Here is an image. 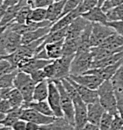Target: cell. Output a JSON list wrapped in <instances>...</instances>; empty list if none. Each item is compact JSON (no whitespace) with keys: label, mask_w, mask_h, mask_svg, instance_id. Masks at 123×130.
<instances>
[{"label":"cell","mask_w":123,"mask_h":130,"mask_svg":"<svg viewBox=\"0 0 123 130\" xmlns=\"http://www.w3.org/2000/svg\"><path fill=\"white\" fill-rule=\"evenodd\" d=\"M13 109L8 99H1L0 100V112L4 113H7Z\"/></svg>","instance_id":"47"},{"label":"cell","mask_w":123,"mask_h":130,"mask_svg":"<svg viewBox=\"0 0 123 130\" xmlns=\"http://www.w3.org/2000/svg\"><path fill=\"white\" fill-rule=\"evenodd\" d=\"M53 62V60H45V59H38L32 57L31 60L25 65L23 68L20 69V71H24L27 74H30L34 70H39V69H43L46 65Z\"/></svg>","instance_id":"24"},{"label":"cell","mask_w":123,"mask_h":130,"mask_svg":"<svg viewBox=\"0 0 123 130\" xmlns=\"http://www.w3.org/2000/svg\"><path fill=\"white\" fill-rule=\"evenodd\" d=\"M114 32V30L107 25L101 23H92L91 39H90L91 47L99 46L108 36Z\"/></svg>","instance_id":"6"},{"label":"cell","mask_w":123,"mask_h":130,"mask_svg":"<svg viewBox=\"0 0 123 130\" xmlns=\"http://www.w3.org/2000/svg\"><path fill=\"white\" fill-rule=\"evenodd\" d=\"M123 58V51L121 52L116 53V54L107 56L105 58H103L101 60L98 61H93L91 65V69L93 68H102V67L108 66V65L114 64L116 62H118L119 61H120Z\"/></svg>","instance_id":"27"},{"label":"cell","mask_w":123,"mask_h":130,"mask_svg":"<svg viewBox=\"0 0 123 130\" xmlns=\"http://www.w3.org/2000/svg\"><path fill=\"white\" fill-rule=\"evenodd\" d=\"M122 126H123V120L118 113L116 115H114V117H113V122L111 124V127L109 130H120Z\"/></svg>","instance_id":"46"},{"label":"cell","mask_w":123,"mask_h":130,"mask_svg":"<svg viewBox=\"0 0 123 130\" xmlns=\"http://www.w3.org/2000/svg\"><path fill=\"white\" fill-rule=\"evenodd\" d=\"M121 4H123V0H105V2L103 4L101 8L105 12H106L110 9L113 8L115 6H118V5H121Z\"/></svg>","instance_id":"43"},{"label":"cell","mask_w":123,"mask_h":130,"mask_svg":"<svg viewBox=\"0 0 123 130\" xmlns=\"http://www.w3.org/2000/svg\"><path fill=\"white\" fill-rule=\"evenodd\" d=\"M13 87H9V88H3L1 89V98L2 99H8L10 92Z\"/></svg>","instance_id":"50"},{"label":"cell","mask_w":123,"mask_h":130,"mask_svg":"<svg viewBox=\"0 0 123 130\" xmlns=\"http://www.w3.org/2000/svg\"><path fill=\"white\" fill-rule=\"evenodd\" d=\"M14 70H17V69L13 67L8 61L4 58H0V77Z\"/></svg>","instance_id":"38"},{"label":"cell","mask_w":123,"mask_h":130,"mask_svg":"<svg viewBox=\"0 0 123 130\" xmlns=\"http://www.w3.org/2000/svg\"><path fill=\"white\" fill-rule=\"evenodd\" d=\"M55 116H48L41 112L36 111L35 109L26 107L23 108L22 113H21L20 119L26 120V121H32L34 123H37L38 125H48L50 124L55 120Z\"/></svg>","instance_id":"9"},{"label":"cell","mask_w":123,"mask_h":130,"mask_svg":"<svg viewBox=\"0 0 123 130\" xmlns=\"http://www.w3.org/2000/svg\"><path fill=\"white\" fill-rule=\"evenodd\" d=\"M80 2H81V0H66V2H65V4H64V7H63L62 17L78 8Z\"/></svg>","instance_id":"40"},{"label":"cell","mask_w":123,"mask_h":130,"mask_svg":"<svg viewBox=\"0 0 123 130\" xmlns=\"http://www.w3.org/2000/svg\"><path fill=\"white\" fill-rule=\"evenodd\" d=\"M2 99V98H1V89H0V100Z\"/></svg>","instance_id":"59"},{"label":"cell","mask_w":123,"mask_h":130,"mask_svg":"<svg viewBox=\"0 0 123 130\" xmlns=\"http://www.w3.org/2000/svg\"><path fill=\"white\" fill-rule=\"evenodd\" d=\"M4 1H5V0H0V5H3Z\"/></svg>","instance_id":"58"},{"label":"cell","mask_w":123,"mask_h":130,"mask_svg":"<svg viewBox=\"0 0 123 130\" xmlns=\"http://www.w3.org/2000/svg\"><path fill=\"white\" fill-rule=\"evenodd\" d=\"M36 83L32 79L29 74L19 70L13 82V86L19 90L24 98L25 103L34 101V91Z\"/></svg>","instance_id":"2"},{"label":"cell","mask_w":123,"mask_h":130,"mask_svg":"<svg viewBox=\"0 0 123 130\" xmlns=\"http://www.w3.org/2000/svg\"><path fill=\"white\" fill-rule=\"evenodd\" d=\"M61 95V106L63 110V118L72 125H75V107L74 103L70 95L66 91L61 80H54Z\"/></svg>","instance_id":"4"},{"label":"cell","mask_w":123,"mask_h":130,"mask_svg":"<svg viewBox=\"0 0 123 130\" xmlns=\"http://www.w3.org/2000/svg\"><path fill=\"white\" fill-rule=\"evenodd\" d=\"M113 117L114 115L113 114L109 113L107 112H105L101 118L100 121H99V130H109L111 127V124L113 122Z\"/></svg>","instance_id":"37"},{"label":"cell","mask_w":123,"mask_h":130,"mask_svg":"<svg viewBox=\"0 0 123 130\" xmlns=\"http://www.w3.org/2000/svg\"><path fill=\"white\" fill-rule=\"evenodd\" d=\"M81 16V13L79 12L78 9H75L74 11H70V12L67 13L66 15L61 17L57 21H55L53 25L50 26V32H55L58 31V30L63 29V28H67L70 24L72 23L73 20L75 19H76L78 17Z\"/></svg>","instance_id":"15"},{"label":"cell","mask_w":123,"mask_h":130,"mask_svg":"<svg viewBox=\"0 0 123 130\" xmlns=\"http://www.w3.org/2000/svg\"><path fill=\"white\" fill-rule=\"evenodd\" d=\"M122 62H123V58L114 64L108 65V66L102 67V68L90 69V70H88V71H86L85 73L93 74V75L98 76L99 77H100L101 79H103V80H109L113 77L115 73H116L117 70H118L119 67L120 66V64L122 63Z\"/></svg>","instance_id":"13"},{"label":"cell","mask_w":123,"mask_h":130,"mask_svg":"<svg viewBox=\"0 0 123 130\" xmlns=\"http://www.w3.org/2000/svg\"><path fill=\"white\" fill-rule=\"evenodd\" d=\"M71 99L75 107V130H83L88 123L87 104L84 102L78 93L71 97Z\"/></svg>","instance_id":"5"},{"label":"cell","mask_w":123,"mask_h":130,"mask_svg":"<svg viewBox=\"0 0 123 130\" xmlns=\"http://www.w3.org/2000/svg\"><path fill=\"white\" fill-rule=\"evenodd\" d=\"M29 75L31 76L32 79L34 80L36 84L48 79L47 76H46L45 72H44V70H43V69H39V70H34L33 72H31Z\"/></svg>","instance_id":"41"},{"label":"cell","mask_w":123,"mask_h":130,"mask_svg":"<svg viewBox=\"0 0 123 130\" xmlns=\"http://www.w3.org/2000/svg\"><path fill=\"white\" fill-rule=\"evenodd\" d=\"M93 62L91 48L87 50H78L74 55L70 66V75H82L91 69Z\"/></svg>","instance_id":"3"},{"label":"cell","mask_w":123,"mask_h":130,"mask_svg":"<svg viewBox=\"0 0 123 130\" xmlns=\"http://www.w3.org/2000/svg\"><path fill=\"white\" fill-rule=\"evenodd\" d=\"M10 130H11V128H10Z\"/></svg>","instance_id":"62"},{"label":"cell","mask_w":123,"mask_h":130,"mask_svg":"<svg viewBox=\"0 0 123 130\" xmlns=\"http://www.w3.org/2000/svg\"><path fill=\"white\" fill-rule=\"evenodd\" d=\"M40 130H75V127L63 117H56L52 123L41 126Z\"/></svg>","instance_id":"19"},{"label":"cell","mask_w":123,"mask_h":130,"mask_svg":"<svg viewBox=\"0 0 123 130\" xmlns=\"http://www.w3.org/2000/svg\"><path fill=\"white\" fill-rule=\"evenodd\" d=\"M47 8H34L31 11L29 20L34 22H41L46 20Z\"/></svg>","instance_id":"34"},{"label":"cell","mask_w":123,"mask_h":130,"mask_svg":"<svg viewBox=\"0 0 123 130\" xmlns=\"http://www.w3.org/2000/svg\"><path fill=\"white\" fill-rule=\"evenodd\" d=\"M65 2H66V0L55 1L52 5H50L47 8V17H46V20L51 21L52 25L55 21H57L62 17Z\"/></svg>","instance_id":"18"},{"label":"cell","mask_w":123,"mask_h":130,"mask_svg":"<svg viewBox=\"0 0 123 130\" xmlns=\"http://www.w3.org/2000/svg\"><path fill=\"white\" fill-rule=\"evenodd\" d=\"M71 79L74 80L76 83L79 84L81 85L89 88L91 90H96L97 91L99 87L101 85L104 80L99 77L98 76L93 75V74H82V75H70L69 76Z\"/></svg>","instance_id":"10"},{"label":"cell","mask_w":123,"mask_h":130,"mask_svg":"<svg viewBox=\"0 0 123 130\" xmlns=\"http://www.w3.org/2000/svg\"><path fill=\"white\" fill-rule=\"evenodd\" d=\"M98 4H99V0H81L79 5L78 6V9L82 15L83 13L98 6Z\"/></svg>","instance_id":"36"},{"label":"cell","mask_w":123,"mask_h":130,"mask_svg":"<svg viewBox=\"0 0 123 130\" xmlns=\"http://www.w3.org/2000/svg\"><path fill=\"white\" fill-rule=\"evenodd\" d=\"M49 106L55 117H63V110L61 106V95L58 88L54 81L49 80V96L47 99Z\"/></svg>","instance_id":"7"},{"label":"cell","mask_w":123,"mask_h":130,"mask_svg":"<svg viewBox=\"0 0 123 130\" xmlns=\"http://www.w3.org/2000/svg\"><path fill=\"white\" fill-rule=\"evenodd\" d=\"M90 21L84 18L83 16H79L75 19L71 24L67 28V32L65 39H74L78 38L83 34V32L85 30L87 26L90 24Z\"/></svg>","instance_id":"11"},{"label":"cell","mask_w":123,"mask_h":130,"mask_svg":"<svg viewBox=\"0 0 123 130\" xmlns=\"http://www.w3.org/2000/svg\"><path fill=\"white\" fill-rule=\"evenodd\" d=\"M0 130H10V128L6 127H4V126H0Z\"/></svg>","instance_id":"57"},{"label":"cell","mask_w":123,"mask_h":130,"mask_svg":"<svg viewBox=\"0 0 123 130\" xmlns=\"http://www.w3.org/2000/svg\"><path fill=\"white\" fill-rule=\"evenodd\" d=\"M11 128V130H26V121L20 119L13 124Z\"/></svg>","instance_id":"49"},{"label":"cell","mask_w":123,"mask_h":130,"mask_svg":"<svg viewBox=\"0 0 123 130\" xmlns=\"http://www.w3.org/2000/svg\"><path fill=\"white\" fill-rule=\"evenodd\" d=\"M19 70H14V71L8 73L6 75L0 77V89L3 88H9V87H14L13 86V82L14 78L16 76V74L18 73Z\"/></svg>","instance_id":"35"},{"label":"cell","mask_w":123,"mask_h":130,"mask_svg":"<svg viewBox=\"0 0 123 130\" xmlns=\"http://www.w3.org/2000/svg\"><path fill=\"white\" fill-rule=\"evenodd\" d=\"M21 36L22 35L11 31L10 28H9V25H8V32H7V38H6L7 55L13 53L22 45L21 44Z\"/></svg>","instance_id":"20"},{"label":"cell","mask_w":123,"mask_h":130,"mask_svg":"<svg viewBox=\"0 0 123 130\" xmlns=\"http://www.w3.org/2000/svg\"><path fill=\"white\" fill-rule=\"evenodd\" d=\"M105 112V108L102 106L99 101H97L95 103L87 105V117L88 122L91 124L99 126V121L102 118L104 112Z\"/></svg>","instance_id":"14"},{"label":"cell","mask_w":123,"mask_h":130,"mask_svg":"<svg viewBox=\"0 0 123 130\" xmlns=\"http://www.w3.org/2000/svg\"><path fill=\"white\" fill-rule=\"evenodd\" d=\"M23 108L26 107H31L35 109L36 111L41 112V113L45 114L48 116H55L53 111L49 106L48 100H43V101H32L29 103H24L22 106Z\"/></svg>","instance_id":"21"},{"label":"cell","mask_w":123,"mask_h":130,"mask_svg":"<svg viewBox=\"0 0 123 130\" xmlns=\"http://www.w3.org/2000/svg\"><path fill=\"white\" fill-rule=\"evenodd\" d=\"M55 0H27V4L34 8H48Z\"/></svg>","instance_id":"39"},{"label":"cell","mask_w":123,"mask_h":130,"mask_svg":"<svg viewBox=\"0 0 123 130\" xmlns=\"http://www.w3.org/2000/svg\"><path fill=\"white\" fill-rule=\"evenodd\" d=\"M7 32H8V27H7L6 30L0 35V58L7 55V51H6Z\"/></svg>","instance_id":"42"},{"label":"cell","mask_w":123,"mask_h":130,"mask_svg":"<svg viewBox=\"0 0 123 130\" xmlns=\"http://www.w3.org/2000/svg\"><path fill=\"white\" fill-rule=\"evenodd\" d=\"M43 70L46 74V76L49 80H53L54 77H55V65H54V62H52L50 63H49L48 65H46L43 68Z\"/></svg>","instance_id":"45"},{"label":"cell","mask_w":123,"mask_h":130,"mask_svg":"<svg viewBox=\"0 0 123 130\" xmlns=\"http://www.w3.org/2000/svg\"><path fill=\"white\" fill-rule=\"evenodd\" d=\"M120 130H123V126H122V127H121V128H120Z\"/></svg>","instance_id":"60"},{"label":"cell","mask_w":123,"mask_h":130,"mask_svg":"<svg viewBox=\"0 0 123 130\" xmlns=\"http://www.w3.org/2000/svg\"><path fill=\"white\" fill-rule=\"evenodd\" d=\"M65 40V39H64ZM64 40L56 41V42L49 43L45 45L44 48H45L46 52L48 54V56L50 60H55V59L60 58L63 56V46Z\"/></svg>","instance_id":"22"},{"label":"cell","mask_w":123,"mask_h":130,"mask_svg":"<svg viewBox=\"0 0 123 130\" xmlns=\"http://www.w3.org/2000/svg\"><path fill=\"white\" fill-rule=\"evenodd\" d=\"M55 1H62V0H55Z\"/></svg>","instance_id":"61"},{"label":"cell","mask_w":123,"mask_h":130,"mask_svg":"<svg viewBox=\"0 0 123 130\" xmlns=\"http://www.w3.org/2000/svg\"><path fill=\"white\" fill-rule=\"evenodd\" d=\"M21 6V4L19 3L18 5H13V6H10L7 7L6 11L5 12V15H4L3 19H2L1 22H0V26H5L9 25L10 23L12 21H14L15 18H16V15L18 13L19 10H20Z\"/></svg>","instance_id":"29"},{"label":"cell","mask_w":123,"mask_h":130,"mask_svg":"<svg viewBox=\"0 0 123 130\" xmlns=\"http://www.w3.org/2000/svg\"><path fill=\"white\" fill-rule=\"evenodd\" d=\"M105 13H106V16L108 18L109 21L123 20V4L110 9Z\"/></svg>","instance_id":"33"},{"label":"cell","mask_w":123,"mask_h":130,"mask_svg":"<svg viewBox=\"0 0 123 130\" xmlns=\"http://www.w3.org/2000/svg\"><path fill=\"white\" fill-rule=\"evenodd\" d=\"M6 6H5L4 5H0V22H1L2 19H3L4 15H5V12L6 11Z\"/></svg>","instance_id":"54"},{"label":"cell","mask_w":123,"mask_h":130,"mask_svg":"<svg viewBox=\"0 0 123 130\" xmlns=\"http://www.w3.org/2000/svg\"><path fill=\"white\" fill-rule=\"evenodd\" d=\"M105 2V0H99V4H98V6L101 7L103 5V4Z\"/></svg>","instance_id":"56"},{"label":"cell","mask_w":123,"mask_h":130,"mask_svg":"<svg viewBox=\"0 0 123 130\" xmlns=\"http://www.w3.org/2000/svg\"><path fill=\"white\" fill-rule=\"evenodd\" d=\"M115 92L123 94V62L117 70L116 73L111 78Z\"/></svg>","instance_id":"30"},{"label":"cell","mask_w":123,"mask_h":130,"mask_svg":"<svg viewBox=\"0 0 123 130\" xmlns=\"http://www.w3.org/2000/svg\"><path fill=\"white\" fill-rule=\"evenodd\" d=\"M107 26H111L115 32L123 36V20H118V21H108Z\"/></svg>","instance_id":"44"},{"label":"cell","mask_w":123,"mask_h":130,"mask_svg":"<svg viewBox=\"0 0 123 130\" xmlns=\"http://www.w3.org/2000/svg\"><path fill=\"white\" fill-rule=\"evenodd\" d=\"M49 32H50V26L38 28L36 30L26 32L21 36V44L27 45V44H30L35 41H38V40L47 36L49 34Z\"/></svg>","instance_id":"17"},{"label":"cell","mask_w":123,"mask_h":130,"mask_svg":"<svg viewBox=\"0 0 123 130\" xmlns=\"http://www.w3.org/2000/svg\"><path fill=\"white\" fill-rule=\"evenodd\" d=\"M81 16L84 17L85 20L91 23H101V24L106 25L109 21L108 18L106 16V13L105 12L101 7L96 6L86 12L83 13Z\"/></svg>","instance_id":"16"},{"label":"cell","mask_w":123,"mask_h":130,"mask_svg":"<svg viewBox=\"0 0 123 130\" xmlns=\"http://www.w3.org/2000/svg\"><path fill=\"white\" fill-rule=\"evenodd\" d=\"M79 37L74 39H65L63 46V55H75L79 48Z\"/></svg>","instance_id":"28"},{"label":"cell","mask_w":123,"mask_h":130,"mask_svg":"<svg viewBox=\"0 0 123 130\" xmlns=\"http://www.w3.org/2000/svg\"><path fill=\"white\" fill-rule=\"evenodd\" d=\"M74 55H63L60 58L53 61L55 65V77L54 80H62L70 75V66Z\"/></svg>","instance_id":"8"},{"label":"cell","mask_w":123,"mask_h":130,"mask_svg":"<svg viewBox=\"0 0 123 130\" xmlns=\"http://www.w3.org/2000/svg\"><path fill=\"white\" fill-rule=\"evenodd\" d=\"M49 96V79L36 84L34 91V101L47 100Z\"/></svg>","instance_id":"25"},{"label":"cell","mask_w":123,"mask_h":130,"mask_svg":"<svg viewBox=\"0 0 123 130\" xmlns=\"http://www.w3.org/2000/svg\"><path fill=\"white\" fill-rule=\"evenodd\" d=\"M22 111H23V107L13 108L11 111L7 112L5 119L0 122V126H4V127L11 128L13 124H14L17 120H19L20 119Z\"/></svg>","instance_id":"26"},{"label":"cell","mask_w":123,"mask_h":130,"mask_svg":"<svg viewBox=\"0 0 123 130\" xmlns=\"http://www.w3.org/2000/svg\"><path fill=\"white\" fill-rule=\"evenodd\" d=\"M70 83L74 85V87L76 88V90L78 91V94L80 95L81 99L84 100V103L86 104H91V103H95L97 101H99V94H98V91L96 90H91L89 89V88L84 86V85H81L79 84L76 83L73 79L68 76L66 77Z\"/></svg>","instance_id":"12"},{"label":"cell","mask_w":123,"mask_h":130,"mask_svg":"<svg viewBox=\"0 0 123 130\" xmlns=\"http://www.w3.org/2000/svg\"><path fill=\"white\" fill-rule=\"evenodd\" d=\"M41 126L32 121H26V130H40Z\"/></svg>","instance_id":"51"},{"label":"cell","mask_w":123,"mask_h":130,"mask_svg":"<svg viewBox=\"0 0 123 130\" xmlns=\"http://www.w3.org/2000/svg\"><path fill=\"white\" fill-rule=\"evenodd\" d=\"M8 100L10 101L11 105L12 106L13 108L22 107L25 103L24 98H23L21 92L15 87H13L12 89H11L10 95H9V98H8Z\"/></svg>","instance_id":"32"},{"label":"cell","mask_w":123,"mask_h":130,"mask_svg":"<svg viewBox=\"0 0 123 130\" xmlns=\"http://www.w3.org/2000/svg\"><path fill=\"white\" fill-rule=\"evenodd\" d=\"M97 91L98 94H99V101L105 108V112H109L113 115L118 114L117 99L111 79L104 80Z\"/></svg>","instance_id":"1"},{"label":"cell","mask_w":123,"mask_h":130,"mask_svg":"<svg viewBox=\"0 0 123 130\" xmlns=\"http://www.w3.org/2000/svg\"><path fill=\"white\" fill-rule=\"evenodd\" d=\"M98 47H104L108 49H118L123 47V36L118 34L117 32L111 34L106 38L102 43Z\"/></svg>","instance_id":"23"},{"label":"cell","mask_w":123,"mask_h":130,"mask_svg":"<svg viewBox=\"0 0 123 130\" xmlns=\"http://www.w3.org/2000/svg\"><path fill=\"white\" fill-rule=\"evenodd\" d=\"M32 10L33 8L27 3L24 4V5L21 4V6L18 11V13H17L14 21L17 23H20V24H25V23H26L29 20V17Z\"/></svg>","instance_id":"31"},{"label":"cell","mask_w":123,"mask_h":130,"mask_svg":"<svg viewBox=\"0 0 123 130\" xmlns=\"http://www.w3.org/2000/svg\"><path fill=\"white\" fill-rule=\"evenodd\" d=\"M5 115H6V113H4V112H0V122H1L4 119H5Z\"/></svg>","instance_id":"55"},{"label":"cell","mask_w":123,"mask_h":130,"mask_svg":"<svg viewBox=\"0 0 123 130\" xmlns=\"http://www.w3.org/2000/svg\"><path fill=\"white\" fill-rule=\"evenodd\" d=\"M117 99V108H118V113L123 120V94L121 93L115 92Z\"/></svg>","instance_id":"48"},{"label":"cell","mask_w":123,"mask_h":130,"mask_svg":"<svg viewBox=\"0 0 123 130\" xmlns=\"http://www.w3.org/2000/svg\"><path fill=\"white\" fill-rule=\"evenodd\" d=\"M20 3V0H5L3 3V5L6 7L13 6V5H16Z\"/></svg>","instance_id":"52"},{"label":"cell","mask_w":123,"mask_h":130,"mask_svg":"<svg viewBox=\"0 0 123 130\" xmlns=\"http://www.w3.org/2000/svg\"><path fill=\"white\" fill-rule=\"evenodd\" d=\"M83 130H99V127L98 125L91 124V123H90V122H88L85 125V127L83 128Z\"/></svg>","instance_id":"53"}]
</instances>
